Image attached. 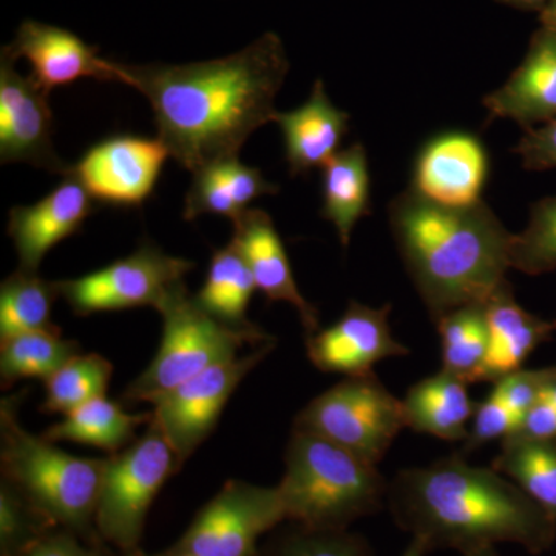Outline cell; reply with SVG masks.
Here are the masks:
<instances>
[{
	"label": "cell",
	"instance_id": "6da1fadb",
	"mask_svg": "<svg viewBox=\"0 0 556 556\" xmlns=\"http://www.w3.org/2000/svg\"><path fill=\"white\" fill-rule=\"evenodd\" d=\"M119 83L148 98L159 138L190 174L239 155L247 139L273 123L289 72L283 42L266 33L247 49L192 64H119Z\"/></svg>",
	"mask_w": 556,
	"mask_h": 556
},
{
	"label": "cell",
	"instance_id": "7a4b0ae2",
	"mask_svg": "<svg viewBox=\"0 0 556 556\" xmlns=\"http://www.w3.org/2000/svg\"><path fill=\"white\" fill-rule=\"evenodd\" d=\"M387 501L396 525L430 551L455 548L464 555L514 543L538 555L556 540L555 519L515 482L459 456L399 471Z\"/></svg>",
	"mask_w": 556,
	"mask_h": 556
},
{
	"label": "cell",
	"instance_id": "3957f363",
	"mask_svg": "<svg viewBox=\"0 0 556 556\" xmlns=\"http://www.w3.org/2000/svg\"><path fill=\"white\" fill-rule=\"evenodd\" d=\"M390 226L434 321L460 306L485 303L507 280L514 233L484 201L441 206L408 189L391 201Z\"/></svg>",
	"mask_w": 556,
	"mask_h": 556
},
{
	"label": "cell",
	"instance_id": "277c9868",
	"mask_svg": "<svg viewBox=\"0 0 556 556\" xmlns=\"http://www.w3.org/2000/svg\"><path fill=\"white\" fill-rule=\"evenodd\" d=\"M20 396L0 405V460L3 481L84 543L104 547L97 530V507L105 459L70 455L46 438L35 437L17 419Z\"/></svg>",
	"mask_w": 556,
	"mask_h": 556
},
{
	"label": "cell",
	"instance_id": "5b68a950",
	"mask_svg": "<svg viewBox=\"0 0 556 556\" xmlns=\"http://www.w3.org/2000/svg\"><path fill=\"white\" fill-rule=\"evenodd\" d=\"M278 484L287 521L342 532L382 510L388 482L369 464L327 439L292 428Z\"/></svg>",
	"mask_w": 556,
	"mask_h": 556
},
{
	"label": "cell",
	"instance_id": "8992f818",
	"mask_svg": "<svg viewBox=\"0 0 556 556\" xmlns=\"http://www.w3.org/2000/svg\"><path fill=\"white\" fill-rule=\"evenodd\" d=\"M163 338L149 367L124 391L123 401L152 402L195 378L200 372L240 357L244 346L276 342L260 329L233 328L201 309L186 285L179 287L159 309Z\"/></svg>",
	"mask_w": 556,
	"mask_h": 556
},
{
	"label": "cell",
	"instance_id": "52a82bcc",
	"mask_svg": "<svg viewBox=\"0 0 556 556\" xmlns=\"http://www.w3.org/2000/svg\"><path fill=\"white\" fill-rule=\"evenodd\" d=\"M179 468L177 455L155 420L141 438L108 457L97 507L102 543L129 556L141 551L150 506L167 479Z\"/></svg>",
	"mask_w": 556,
	"mask_h": 556
},
{
	"label": "cell",
	"instance_id": "ba28073f",
	"mask_svg": "<svg viewBox=\"0 0 556 556\" xmlns=\"http://www.w3.org/2000/svg\"><path fill=\"white\" fill-rule=\"evenodd\" d=\"M405 427L404 405L375 372L345 378L313 399L294 430L316 434L378 466Z\"/></svg>",
	"mask_w": 556,
	"mask_h": 556
},
{
	"label": "cell",
	"instance_id": "9c48e42d",
	"mask_svg": "<svg viewBox=\"0 0 556 556\" xmlns=\"http://www.w3.org/2000/svg\"><path fill=\"white\" fill-rule=\"evenodd\" d=\"M193 268L195 263L144 241L134 254L87 276L56 281V287L79 317L141 306L159 311Z\"/></svg>",
	"mask_w": 556,
	"mask_h": 556
},
{
	"label": "cell",
	"instance_id": "30bf717a",
	"mask_svg": "<svg viewBox=\"0 0 556 556\" xmlns=\"http://www.w3.org/2000/svg\"><path fill=\"white\" fill-rule=\"evenodd\" d=\"M285 521L278 486L228 481L172 548L197 556H255L260 538Z\"/></svg>",
	"mask_w": 556,
	"mask_h": 556
},
{
	"label": "cell",
	"instance_id": "8fae6325",
	"mask_svg": "<svg viewBox=\"0 0 556 556\" xmlns=\"http://www.w3.org/2000/svg\"><path fill=\"white\" fill-rule=\"evenodd\" d=\"M274 348L276 342L254 348L247 356L215 365L150 402L152 419L169 441L179 466L206 441L241 380Z\"/></svg>",
	"mask_w": 556,
	"mask_h": 556
},
{
	"label": "cell",
	"instance_id": "7c38bea8",
	"mask_svg": "<svg viewBox=\"0 0 556 556\" xmlns=\"http://www.w3.org/2000/svg\"><path fill=\"white\" fill-rule=\"evenodd\" d=\"M169 148L161 138L119 134L101 139L70 166L91 199L105 206L141 207L159 185Z\"/></svg>",
	"mask_w": 556,
	"mask_h": 556
},
{
	"label": "cell",
	"instance_id": "4fadbf2b",
	"mask_svg": "<svg viewBox=\"0 0 556 556\" xmlns=\"http://www.w3.org/2000/svg\"><path fill=\"white\" fill-rule=\"evenodd\" d=\"M50 93L31 76L17 73L16 61L0 56V161L67 175L70 164L56 155L53 144V113Z\"/></svg>",
	"mask_w": 556,
	"mask_h": 556
},
{
	"label": "cell",
	"instance_id": "5bb4252c",
	"mask_svg": "<svg viewBox=\"0 0 556 556\" xmlns=\"http://www.w3.org/2000/svg\"><path fill=\"white\" fill-rule=\"evenodd\" d=\"M391 305L371 308L351 300L334 325L306 336L311 364L324 372L345 378L369 375L376 364L407 356L409 350L393 338L388 316Z\"/></svg>",
	"mask_w": 556,
	"mask_h": 556
},
{
	"label": "cell",
	"instance_id": "9a60e30c",
	"mask_svg": "<svg viewBox=\"0 0 556 556\" xmlns=\"http://www.w3.org/2000/svg\"><path fill=\"white\" fill-rule=\"evenodd\" d=\"M2 51L14 61L27 60L31 79L47 93L84 78L121 80L118 62L102 60L97 47L75 33L42 22H22L16 38Z\"/></svg>",
	"mask_w": 556,
	"mask_h": 556
},
{
	"label": "cell",
	"instance_id": "2e32d148",
	"mask_svg": "<svg viewBox=\"0 0 556 556\" xmlns=\"http://www.w3.org/2000/svg\"><path fill=\"white\" fill-rule=\"evenodd\" d=\"M489 177V155L475 135H439L420 150L413 170V192L431 203L467 207L481 203Z\"/></svg>",
	"mask_w": 556,
	"mask_h": 556
},
{
	"label": "cell",
	"instance_id": "e0dca14e",
	"mask_svg": "<svg viewBox=\"0 0 556 556\" xmlns=\"http://www.w3.org/2000/svg\"><path fill=\"white\" fill-rule=\"evenodd\" d=\"M94 200L72 175L31 206H16L9 214V237L20 257V268L38 273L51 249L75 236L93 214Z\"/></svg>",
	"mask_w": 556,
	"mask_h": 556
},
{
	"label": "cell",
	"instance_id": "ac0fdd59",
	"mask_svg": "<svg viewBox=\"0 0 556 556\" xmlns=\"http://www.w3.org/2000/svg\"><path fill=\"white\" fill-rule=\"evenodd\" d=\"M489 118L511 119L525 129L556 119V31L533 33L521 65L500 89L484 98Z\"/></svg>",
	"mask_w": 556,
	"mask_h": 556
},
{
	"label": "cell",
	"instance_id": "d6986e66",
	"mask_svg": "<svg viewBox=\"0 0 556 556\" xmlns=\"http://www.w3.org/2000/svg\"><path fill=\"white\" fill-rule=\"evenodd\" d=\"M232 243L248 263L258 291L269 302H287L294 306L306 336L318 331V311L300 292L287 249L268 212L248 208L233 222Z\"/></svg>",
	"mask_w": 556,
	"mask_h": 556
},
{
	"label": "cell",
	"instance_id": "ffe728a7",
	"mask_svg": "<svg viewBox=\"0 0 556 556\" xmlns=\"http://www.w3.org/2000/svg\"><path fill=\"white\" fill-rule=\"evenodd\" d=\"M489 351L479 383H495L522 368L530 354L556 332V320L529 313L517 302L514 288L504 281L484 303Z\"/></svg>",
	"mask_w": 556,
	"mask_h": 556
},
{
	"label": "cell",
	"instance_id": "44dd1931",
	"mask_svg": "<svg viewBox=\"0 0 556 556\" xmlns=\"http://www.w3.org/2000/svg\"><path fill=\"white\" fill-rule=\"evenodd\" d=\"M273 123L283 135L285 159L292 177L324 167L350 130V115L332 104L320 79L305 104L291 112H277Z\"/></svg>",
	"mask_w": 556,
	"mask_h": 556
},
{
	"label": "cell",
	"instance_id": "7402d4cb",
	"mask_svg": "<svg viewBox=\"0 0 556 556\" xmlns=\"http://www.w3.org/2000/svg\"><path fill=\"white\" fill-rule=\"evenodd\" d=\"M276 182L263 177L257 167L241 163L239 155L225 156L193 172L186 193L182 218L193 222L204 214L222 215L237 222L252 201L278 193Z\"/></svg>",
	"mask_w": 556,
	"mask_h": 556
},
{
	"label": "cell",
	"instance_id": "603a6c76",
	"mask_svg": "<svg viewBox=\"0 0 556 556\" xmlns=\"http://www.w3.org/2000/svg\"><path fill=\"white\" fill-rule=\"evenodd\" d=\"M402 405L405 427L444 441H466L477 409L467 383L444 369L409 388Z\"/></svg>",
	"mask_w": 556,
	"mask_h": 556
},
{
	"label": "cell",
	"instance_id": "cb8c5ba5",
	"mask_svg": "<svg viewBox=\"0 0 556 556\" xmlns=\"http://www.w3.org/2000/svg\"><path fill=\"white\" fill-rule=\"evenodd\" d=\"M320 214L334 225L343 248L350 244L358 219L371 214L368 156L361 142L339 150L321 167Z\"/></svg>",
	"mask_w": 556,
	"mask_h": 556
},
{
	"label": "cell",
	"instance_id": "d4e9b609",
	"mask_svg": "<svg viewBox=\"0 0 556 556\" xmlns=\"http://www.w3.org/2000/svg\"><path fill=\"white\" fill-rule=\"evenodd\" d=\"M150 419L152 413L131 415L118 402L101 396L72 409L60 422L47 428L42 438L51 442H78L115 455L137 439L138 428Z\"/></svg>",
	"mask_w": 556,
	"mask_h": 556
},
{
	"label": "cell",
	"instance_id": "484cf974",
	"mask_svg": "<svg viewBox=\"0 0 556 556\" xmlns=\"http://www.w3.org/2000/svg\"><path fill=\"white\" fill-rule=\"evenodd\" d=\"M257 291L248 263L232 241L212 254L206 280L197 292V303L208 316L233 328H252L248 320L249 300Z\"/></svg>",
	"mask_w": 556,
	"mask_h": 556
},
{
	"label": "cell",
	"instance_id": "4316f807",
	"mask_svg": "<svg viewBox=\"0 0 556 556\" xmlns=\"http://www.w3.org/2000/svg\"><path fill=\"white\" fill-rule=\"evenodd\" d=\"M80 351L78 342L62 338L61 329L24 332L0 340L3 386L25 379L47 380Z\"/></svg>",
	"mask_w": 556,
	"mask_h": 556
},
{
	"label": "cell",
	"instance_id": "83f0119b",
	"mask_svg": "<svg viewBox=\"0 0 556 556\" xmlns=\"http://www.w3.org/2000/svg\"><path fill=\"white\" fill-rule=\"evenodd\" d=\"M441 336L442 369L464 380L479 383L489 351V325L484 303L460 306L437 321Z\"/></svg>",
	"mask_w": 556,
	"mask_h": 556
},
{
	"label": "cell",
	"instance_id": "f1b7e54d",
	"mask_svg": "<svg viewBox=\"0 0 556 556\" xmlns=\"http://www.w3.org/2000/svg\"><path fill=\"white\" fill-rule=\"evenodd\" d=\"M60 298L56 281L38 273L17 269L0 287V340L24 332L60 329L51 321L54 300Z\"/></svg>",
	"mask_w": 556,
	"mask_h": 556
},
{
	"label": "cell",
	"instance_id": "f546056e",
	"mask_svg": "<svg viewBox=\"0 0 556 556\" xmlns=\"http://www.w3.org/2000/svg\"><path fill=\"white\" fill-rule=\"evenodd\" d=\"M493 468L556 521V441H503Z\"/></svg>",
	"mask_w": 556,
	"mask_h": 556
},
{
	"label": "cell",
	"instance_id": "4dcf8cb0",
	"mask_svg": "<svg viewBox=\"0 0 556 556\" xmlns=\"http://www.w3.org/2000/svg\"><path fill=\"white\" fill-rule=\"evenodd\" d=\"M112 372V364L100 354H78L43 380L46 399L40 409L50 415H67L93 399L105 396Z\"/></svg>",
	"mask_w": 556,
	"mask_h": 556
},
{
	"label": "cell",
	"instance_id": "1f68e13d",
	"mask_svg": "<svg viewBox=\"0 0 556 556\" xmlns=\"http://www.w3.org/2000/svg\"><path fill=\"white\" fill-rule=\"evenodd\" d=\"M255 556H375L364 536L348 532L314 530L291 522L277 530Z\"/></svg>",
	"mask_w": 556,
	"mask_h": 556
},
{
	"label": "cell",
	"instance_id": "d6a6232c",
	"mask_svg": "<svg viewBox=\"0 0 556 556\" xmlns=\"http://www.w3.org/2000/svg\"><path fill=\"white\" fill-rule=\"evenodd\" d=\"M510 268L541 276L556 269V197L530 207L529 225L511 239Z\"/></svg>",
	"mask_w": 556,
	"mask_h": 556
},
{
	"label": "cell",
	"instance_id": "836d02e7",
	"mask_svg": "<svg viewBox=\"0 0 556 556\" xmlns=\"http://www.w3.org/2000/svg\"><path fill=\"white\" fill-rule=\"evenodd\" d=\"M60 529L13 485L0 486V556H21L39 540Z\"/></svg>",
	"mask_w": 556,
	"mask_h": 556
},
{
	"label": "cell",
	"instance_id": "e575fe53",
	"mask_svg": "<svg viewBox=\"0 0 556 556\" xmlns=\"http://www.w3.org/2000/svg\"><path fill=\"white\" fill-rule=\"evenodd\" d=\"M517 426V417L508 409L504 399L493 388L489 396L475 409L471 427L468 428V434L464 441L463 453L475 452L495 439H506Z\"/></svg>",
	"mask_w": 556,
	"mask_h": 556
},
{
	"label": "cell",
	"instance_id": "d590c367",
	"mask_svg": "<svg viewBox=\"0 0 556 556\" xmlns=\"http://www.w3.org/2000/svg\"><path fill=\"white\" fill-rule=\"evenodd\" d=\"M548 368L543 369H518L497 382L493 388L504 399L508 409L514 413L517 420L536 405L543 396L544 383H546ZM517 428V427H515Z\"/></svg>",
	"mask_w": 556,
	"mask_h": 556
},
{
	"label": "cell",
	"instance_id": "8d00e7d4",
	"mask_svg": "<svg viewBox=\"0 0 556 556\" xmlns=\"http://www.w3.org/2000/svg\"><path fill=\"white\" fill-rule=\"evenodd\" d=\"M515 153L525 169L544 172L556 169V119L541 127L527 129L519 139Z\"/></svg>",
	"mask_w": 556,
	"mask_h": 556
},
{
	"label": "cell",
	"instance_id": "74e56055",
	"mask_svg": "<svg viewBox=\"0 0 556 556\" xmlns=\"http://www.w3.org/2000/svg\"><path fill=\"white\" fill-rule=\"evenodd\" d=\"M503 441H556V408L541 399Z\"/></svg>",
	"mask_w": 556,
	"mask_h": 556
},
{
	"label": "cell",
	"instance_id": "f35d334b",
	"mask_svg": "<svg viewBox=\"0 0 556 556\" xmlns=\"http://www.w3.org/2000/svg\"><path fill=\"white\" fill-rule=\"evenodd\" d=\"M21 556H112L104 547L84 543L75 533L56 529Z\"/></svg>",
	"mask_w": 556,
	"mask_h": 556
},
{
	"label": "cell",
	"instance_id": "ab89813d",
	"mask_svg": "<svg viewBox=\"0 0 556 556\" xmlns=\"http://www.w3.org/2000/svg\"><path fill=\"white\" fill-rule=\"evenodd\" d=\"M497 2L506 3L511 9L522 11H543L546 9L551 0H497Z\"/></svg>",
	"mask_w": 556,
	"mask_h": 556
},
{
	"label": "cell",
	"instance_id": "60d3db41",
	"mask_svg": "<svg viewBox=\"0 0 556 556\" xmlns=\"http://www.w3.org/2000/svg\"><path fill=\"white\" fill-rule=\"evenodd\" d=\"M541 399L554 405L556 408V365L555 367L548 368L547 379L546 383H544L543 396H541Z\"/></svg>",
	"mask_w": 556,
	"mask_h": 556
},
{
	"label": "cell",
	"instance_id": "b9f144b4",
	"mask_svg": "<svg viewBox=\"0 0 556 556\" xmlns=\"http://www.w3.org/2000/svg\"><path fill=\"white\" fill-rule=\"evenodd\" d=\"M541 27L551 28L556 31V0H551V3L540 13Z\"/></svg>",
	"mask_w": 556,
	"mask_h": 556
},
{
	"label": "cell",
	"instance_id": "7bdbcfd3",
	"mask_svg": "<svg viewBox=\"0 0 556 556\" xmlns=\"http://www.w3.org/2000/svg\"><path fill=\"white\" fill-rule=\"evenodd\" d=\"M430 552L427 544L424 543L420 538L413 536L412 543L408 544V547L405 548L404 554L401 556H426Z\"/></svg>",
	"mask_w": 556,
	"mask_h": 556
},
{
	"label": "cell",
	"instance_id": "ee69618b",
	"mask_svg": "<svg viewBox=\"0 0 556 556\" xmlns=\"http://www.w3.org/2000/svg\"><path fill=\"white\" fill-rule=\"evenodd\" d=\"M129 556H149V555L142 554V552L139 551V552H137V554L129 555ZM153 556H197V555L186 554V552L175 551V548L170 547L169 551L164 552V554L153 555Z\"/></svg>",
	"mask_w": 556,
	"mask_h": 556
},
{
	"label": "cell",
	"instance_id": "f6af8a7d",
	"mask_svg": "<svg viewBox=\"0 0 556 556\" xmlns=\"http://www.w3.org/2000/svg\"><path fill=\"white\" fill-rule=\"evenodd\" d=\"M464 556H497L495 548L486 547L481 548V551L468 552V554H464Z\"/></svg>",
	"mask_w": 556,
	"mask_h": 556
}]
</instances>
